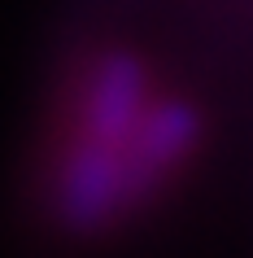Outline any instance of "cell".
I'll list each match as a JSON object with an SVG mask.
<instances>
[{
  "label": "cell",
  "instance_id": "obj_1",
  "mask_svg": "<svg viewBox=\"0 0 253 258\" xmlns=\"http://www.w3.org/2000/svg\"><path fill=\"white\" fill-rule=\"evenodd\" d=\"M57 206L74 232L101 228L114 210L127 206V149L79 136L61 166Z\"/></svg>",
  "mask_w": 253,
  "mask_h": 258
},
{
  "label": "cell",
  "instance_id": "obj_2",
  "mask_svg": "<svg viewBox=\"0 0 253 258\" xmlns=\"http://www.w3.org/2000/svg\"><path fill=\"white\" fill-rule=\"evenodd\" d=\"M148 114V79L144 66L127 53H109L92 70V79L83 88L79 101V136L101 140V145H118L127 149L131 136Z\"/></svg>",
  "mask_w": 253,
  "mask_h": 258
},
{
  "label": "cell",
  "instance_id": "obj_3",
  "mask_svg": "<svg viewBox=\"0 0 253 258\" xmlns=\"http://www.w3.org/2000/svg\"><path fill=\"white\" fill-rule=\"evenodd\" d=\"M197 136H201V118L184 101L148 105L140 132L127 145V206H135L140 197H148L157 188L184 162V153L197 145Z\"/></svg>",
  "mask_w": 253,
  "mask_h": 258
}]
</instances>
